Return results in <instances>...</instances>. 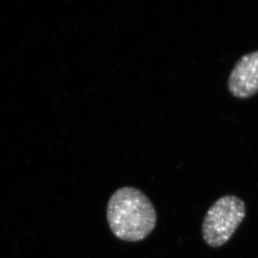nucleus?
I'll return each mask as SVG.
<instances>
[{"label": "nucleus", "instance_id": "obj_3", "mask_svg": "<svg viewBox=\"0 0 258 258\" xmlns=\"http://www.w3.org/2000/svg\"><path fill=\"white\" fill-rule=\"evenodd\" d=\"M228 89L231 95L247 99L258 92V51L241 57L231 72Z\"/></svg>", "mask_w": 258, "mask_h": 258}, {"label": "nucleus", "instance_id": "obj_1", "mask_svg": "<svg viewBox=\"0 0 258 258\" xmlns=\"http://www.w3.org/2000/svg\"><path fill=\"white\" fill-rule=\"evenodd\" d=\"M113 234L122 241H142L156 227L157 215L152 202L134 187H122L110 197L106 212Z\"/></svg>", "mask_w": 258, "mask_h": 258}, {"label": "nucleus", "instance_id": "obj_2", "mask_svg": "<svg viewBox=\"0 0 258 258\" xmlns=\"http://www.w3.org/2000/svg\"><path fill=\"white\" fill-rule=\"evenodd\" d=\"M246 204L235 195H226L210 207L202 222V237L213 248L221 247L231 238L246 217Z\"/></svg>", "mask_w": 258, "mask_h": 258}]
</instances>
